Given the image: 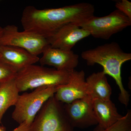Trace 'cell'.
Here are the masks:
<instances>
[{"label": "cell", "instance_id": "8fae6325", "mask_svg": "<svg viewBox=\"0 0 131 131\" xmlns=\"http://www.w3.org/2000/svg\"><path fill=\"white\" fill-rule=\"evenodd\" d=\"M39 62L41 66H53L58 70H74L79 63V56L72 50L49 46L42 53Z\"/></svg>", "mask_w": 131, "mask_h": 131}, {"label": "cell", "instance_id": "ac0fdd59", "mask_svg": "<svg viewBox=\"0 0 131 131\" xmlns=\"http://www.w3.org/2000/svg\"><path fill=\"white\" fill-rule=\"evenodd\" d=\"M115 6L117 9L131 19V2L128 0L116 2Z\"/></svg>", "mask_w": 131, "mask_h": 131}, {"label": "cell", "instance_id": "6da1fadb", "mask_svg": "<svg viewBox=\"0 0 131 131\" xmlns=\"http://www.w3.org/2000/svg\"><path fill=\"white\" fill-rule=\"evenodd\" d=\"M94 12L93 5L87 3L44 9L28 6L22 13L21 23L24 30L47 39L63 26L70 23L81 24L93 16Z\"/></svg>", "mask_w": 131, "mask_h": 131}, {"label": "cell", "instance_id": "2e32d148", "mask_svg": "<svg viewBox=\"0 0 131 131\" xmlns=\"http://www.w3.org/2000/svg\"><path fill=\"white\" fill-rule=\"evenodd\" d=\"M93 131H131V110H127L126 114L110 127L103 129L98 125Z\"/></svg>", "mask_w": 131, "mask_h": 131}, {"label": "cell", "instance_id": "5b68a950", "mask_svg": "<svg viewBox=\"0 0 131 131\" xmlns=\"http://www.w3.org/2000/svg\"><path fill=\"white\" fill-rule=\"evenodd\" d=\"M57 87H40L30 93L19 95L12 113V118L19 124L25 121L32 123L46 102L54 95Z\"/></svg>", "mask_w": 131, "mask_h": 131}, {"label": "cell", "instance_id": "e0dca14e", "mask_svg": "<svg viewBox=\"0 0 131 131\" xmlns=\"http://www.w3.org/2000/svg\"><path fill=\"white\" fill-rule=\"evenodd\" d=\"M17 71L0 60V83L15 79Z\"/></svg>", "mask_w": 131, "mask_h": 131}, {"label": "cell", "instance_id": "4fadbf2b", "mask_svg": "<svg viewBox=\"0 0 131 131\" xmlns=\"http://www.w3.org/2000/svg\"><path fill=\"white\" fill-rule=\"evenodd\" d=\"M94 113L99 126L107 129L116 123L123 116L120 114L111 100H92Z\"/></svg>", "mask_w": 131, "mask_h": 131}, {"label": "cell", "instance_id": "8992f818", "mask_svg": "<svg viewBox=\"0 0 131 131\" xmlns=\"http://www.w3.org/2000/svg\"><path fill=\"white\" fill-rule=\"evenodd\" d=\"M78 25L88 31L93 37L108 40L113 35L130 26L131 19L116 9L102 17L93 15Z\"/></svg>", "mask_w": 131, "mask_h": 131}, {"label": "cell", "instance_id": "44dd1931", "mask_svg": "<svg viewBox=\"0 0 131 131\" xmlns=\"http://www.w3.org/2000/svg\"><path fill=\"white\" fill-rule=\"evenodd\" d=\"M1 83H0V85H1Z\"/></svg>", "mask_w": 131, "mask_h": 131}, {"label": "cell", "instance_id": "277c9868", "mask_svg": "<svg viewBox=\"0 0 131 131\" xmlns=\"http://www.w3.org/2000/svg\"><path fill=\"white\" fill-rule=\"evenodd\" d=\"M30 131H74L66 114L64 103L54 95L44 103L31 125Z\"/></svg>", "mask_w": 131, "mask_h": 131}, {"label": "cell", "instance_id": "ffe728a7", "mask_svg": "<svg viewBox=\"0 0 131 131\" xmlns=\"http://www.w3.org/2000/svg\"><path fill=\"white\" fill-rule=\"evenodd\" d=\"M3 30V28L0 26V39L2 35Z\"/></svg>", "mask_w": 131, "mask_h": 131}, {"label": "cell", "instance_id": "7a4b0ae2", "mask_svg": "<svg viewBox=\"0 0 131 131\" xmlns=\"http://www.w3.org/2000/svg\"><path fill=\"white\" fill-rule=\"evenodd\" d=\"M81 56L86 62L87 65L93 66L96 64H100L106 74L114 79L120 90L119 100L127 107L130 95L123 84L121 68L123 64L131 60V53L125 52L118 43L113 42L84 51Z\"/></svg>", "mask_w": 131, "mask_h": 131}, {"label": "cell", "instance_id": "5bb4252c", "mask_svg": "<svg viewBox=\"0 0 131 131\" xmlns=\"http://www.w3.org/2000/svg\"><path fill=\"white\" fill-rule=\"evenodd\" d=\"M88 95L92 100H110L112 89L106 75L102 71L92 73L86 79Z\"/></svg>", "mask_w": 131, "mask_h": 131}, {"label": "cell", "instance_id": "9c48e42d", "mask_svg": "<svg viewBox=\"0 0 131 131\" xmlns=\"http://www.w3.org/2000/svg\"><path fill=\"white\" fill-rule=\"evenodd\" d=\"M90 35L88 31L77 24L64 25L47 39L51 47L71 50L80 40Z\"/></svg>", "mask_w": 131, "mask_h": 131}, {"label": "cell", "instance_id": "d6986e66", "mask_svg": "<svg viewBox=\"0 0 131 131\" xmlns=\"http://www.w3.org/2000/svg\"><path fill=\"white\" fill-rule=\"evenodd\" d=\"M32 123L25 121L19 124V126L12 131H30L31 124ZM0 131H6L4 127L0 126Z\"/></svg>", "mask_w": 131, "mask_h": 131}, {"label": "cell", "instance_id": "ba28073f", "mask_svg": "<svg viewBox=\"0 0 131 131\" xmlns=\"http://www.w3.org/2000/svg\"><path fill=\"white\" fill-rule=\"evenodd\" d=\"M66 114L72 126L83 129L98 125L94 113L92 100L88 95L64 104Z\"/></svg>", "mask_w": 131, "mask_h": 131}, {"label": "cell", "instance_id": "7c38bea8", "mask_svg": "<svg viewBox=\"0 0 131 131\" xmlns=\"http://www.w3.org/2000/svg\"><path fill=\"white\" fill-rule=\"evenodd\" d=\"M0 60L18 72L39 62V58L21 48L0 46Z\"/></svg>", "mask_w": 131, "mask_h": 131}, {"label": "cell", "instance_id": "52a82bcc", "mask_svg": "<svg viewBox=\"0 0 131 131\" xmlns=\"http://www.w3.org/2000/svg\"><path fill=\"white\" fill-rule=\"evenodd\" d=\"M0 46L19 47L38 56L50 45L47 39L40 35L24 30L19 31L16 26L8 25L3 28Z\"/></svg>", "mask_w": 131, "mask_h": 131}, {"label": "cell", "instance_id": "9a60e30c", "mask_svg": "<svg viewBox=\"0 0 131 131\" xmlns=\"http://www.w3.org/2000/svg\"><path fill=\"white\" fill-rule=\"evenodd\" d=\"M14 79L0 85V126L3 117L7 110L15 105L20 95Z\"/></svg>", "mask_w": 131, "mask_h": 131}, {"label": "cell", "instance_id": "30bf717a", "mask_svg": "<svg viewBox=\"0 0 131 131\" xmlns=\"http://www.w3.org/2000/svg\"><path fill=\"white\" fill-rule=\"evenodd\" d=\"M87 85L83 70L73 71L68 83L57 87L54 94L59 101L67 104L88 96Z\"/></svg>", "mask_w": 131, "mask_h": 131}, {"label": "cell", "instance_id": "3957f363", "mask_svg": "<svg viewBox=\"0 0 131 131\" xmlns=\"http://www.w3.org/2000/svg\"><path fill=\"white\" fill-rule=\"evenodd\" d=\"M74 70L59 71L32 64L18 71L15 82L19 93L40 87L58 86L68 83Z\"/></svg>", "mask_w": 131, "mask_h": 131}]
</instances>
